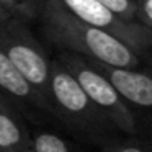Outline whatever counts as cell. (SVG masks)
I'll use <instances>...</instances> for the list:
<instances>
[{
	"label": "cell",
	"mask_w": 152,
	"mask_h": 152,
	"mask_svg": "<svg viewBox=\"0 0 152 152\" xmlns=\"http://www.w3.org/2000/svg\"><path fill=\"white\" fill-rule=\"evenodd\" d=\"M4 18H7V13L4 12V8L0 7V20H4Z\"/></svg>",
	"instance_id": "obj_15"
},
{
	"label": "cell",
	"mask_w": 152,
	"mask_h": 152,
	"mask_svg": "<svg viewBox=\"0 0 152 152\" xmlns=\"http://www.w3.org/2000/svg\"><path fill=\"white\" fill-rule=\"evenodd\" d=\"M0 93L21 113L23 118L39 121L43 116L51 115L46 103L28 80L13 66L7 54L0 49Z\"/></svg>",
	"instance_id": "obj_7"
},
{
	"label": "cell",
	"mask_w": 152,
	"mask_h": 152,
	"mask_svg": "<svg viewBox=\"0 0 152 152\" xmlns=\"http://www.w3.org/2000/svg\"><path fill=\"white\" fill-rule=\"evenodd\" d=\"M0 147L31 151V134L21 113L0 93Z\"/></svg>",
	"instance_id": "obj_8"
},
{
	"label": "cell",
	"mask_w": 152,
	"mask_h": 152,
	"mask_svg": "<svg viewBox=\"0 0 152 152\" xmlns=\"http://www.w3.org/2000/svg\"><path fill=\"white\" fill-rule=\"evenodd\" d=\"M144 59H151V61H152V46H151V51H149V54L144 57Z\"/></svg>",
	"instance_id": "obj_16"
},
{
	"label": "cell",
	"mask_w": 152,
	"mask_h": 152,
	"mask_svg": "<svg viewBox=\"0 0 152 152\" xmlns=\"http://www.w3.org/2000/svg\"><path fill=\"white\" fill-rule=\"evenodd\" d=\"M54 57L72 74L77 83L87 93V96L123 136L129 137L141 136L137 121L129 106L126 105L116 87L110 82V79L93 66L92 61L69 51H57Z\"/></svg>",
	"instance_id": "obj_3"
},
{
	"label": "cell",
	"mask_w": 152,
	"mask_h": 152,
	"mask_svg": "<svg viewBox=\"0 0 152 152\" xmlns=\"http://www.w3.org/2000/svg\"><path fill=\"white\" fill-rule=\"evenodd\" d=\"M49 105L53 118L59 119L87 144L103 149L110 142L123 137L56 57L51 59Z\"/></svg>",
	"instance_id": "obj_2"
},
{
	"label": "cell",
	"mask_w": 152,
	"mask_h": 152,
	"mask_svg": "<svg viewBox=\"0 0 152 152\" xmlns=\"http://www.w3.org/2000/svg\"><path fill=\"white\" fill-rule=\"evenodd\" d=\"M0 152H33V151H20V149H5V147H0Z\"/></svg>",
	"instance_id": "obj_14"
},
{
	"label": "cell",
	"mask_w": 152,
	"mask_h": 152,
	"mask_svg": "<svg viewBox=\"0 0 152 152\" xmlns=\"http://www.w3.org/2000/svg\"><path fill=\"white\" fill-rule=\"evenodd\" d=\"M31 151L33 152H75L66 137L54 131L38 129L31 136Z\"/></svg>",
	"instance_id": "obj_10"
},
{
	"label": "cell",
	"mask_w": 152,
	"mask_h": 152,
	"mask_svg": "<svg viewBox=\"0 0 152 152\" xmlns=\"http://www.w3.org/2000/svg\"><path fill=\"white\" fill-rule=\"evenodd\" d=\"M103 7H106L113 15L124 21H134L136 2L134 0H96Z\"/></svg>",
	"instance_id": "obj_12"
},
{
	"label": "cell",
	"mask_w": 152,
	"mask_h": 152,
	"mask_svg": "<svg viewBox=\"0 0 152 152\" xmlns=\"http://www.w3.org/2000/svg\"><path fill=\"white\" fill-rule=\"evenodd\" d=\"M41 4L43 0H0V7L7 17L21 20L28 25L38 21Z\"/></svg>",
	"instance_id": "obj_9"
},
{
	"label": "cell",
	"mask_w": 152,
	"mask_h": 152,
	"mask_svg": "<svg viewBox=\"0 0 152 152\" xmlns=\"http://www.w3.org/2000/svg\"><path fill=\"white\" fill-rule=\"evenodd\" d=\"M38 21L44 38L59 51L75 53L90 61L124 69L144 62L115 34L72 17L49 0H43Z\"/></svg>",
	"instance_id": "obj_1"
},
{
	"label": "cell",
	"mask_w": 152,
	"mask_h": 152,
	"mask_svg": "<svg viewBox=\"0 0 152 152\" xmlns=\"http://www.w3.org/2000/svg\"><path fill=\"white\" fill-rule=\"evenodd\" d=\"M0 49L7 54L28 83L38 92L51 113L49 80L53 57L48 56L46 49L34 36L30 25L12 17L0 20Z\"/></svg>",
	"instance_id": "obj_4"
},
{
	"label": "cell",
	"mask_w": 152,
	"mask_h": 152,
	"mask_svg": "<svg viewBox=\"0 0 152 152\" xmlns=\"http://www.w3.org/2000/svg\"><path fill=\"white\" fill-rule=\"evenodd\" d=\"M72 17L115 34L126 43L142 61L152 46V31L136 21H124L113 15L96 0H49Z\"/></svg>",
	"instance_id": "obj_6"
},
{
	"label": "cell",
	"mask_w": 152,
	"mask_h": 152,
	"mask_svg": "<svg viewBox=\"0 0 152 152\" xmlns=\"http://www.w3.org/2000/svg\"><path fill=\"white\" fill-rule=\"evenodd\" d=\"M92 62L110 79L132 111L141 132L139 137L152 144V61L144 59L141 66L132 69Z\"/></svg>",
	"instance_id": "obj_5"
},
{
	"label": "cell",
	"mask_w": 152,
	"mask_h": 152,
	"mask_svg": "<svg viewBox=\"0 0 152 152\" xmlns=\"http://www.w3.org/2000/svg\"><path fill=\"white\" fill-rule=\"evenodd\" d=\"M136 13L134 21L152 31V0H134Z\"/></svg>",
	"instance_id": "obj_13"
},
{
	"label": "cell",
	"mask_w": 152,
	"mask_h": 152,
	"mask_svg": "<svg viewBox=\"0 0 152 152\" xmlns=\"http://www.w3.org/2000/svg\"><path fill=\"white\" fill-rule=\"evenodd\" d=\"M100 152H152V144L142 137L123 136L100 149Z\"/></svg>",
	"instance_id": "obj_11"
}]
</instances>
